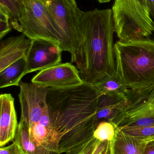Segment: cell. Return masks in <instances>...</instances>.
Instances as JSON below:
<instances>
[{"label": "cell", "mask_w": 154, "mask_h": 154, "mask_svg": "<svg viewBox=\"0 0 154 154\" xmlns=\"http://www.w3.org/2000/svg\"><path fill=\"white\" fill-rule=\"evenodd\" d=\"M127 104L112 122L118 128L154 125V84L140 89H128Z\"/></svg>", "instance_id": "6"}, {"label": "cell", "mask_w": 154, "mask_h": 154, "mask_svg": "<svg viewBox=\"0 0 154 154\" xmlns=\"http://www.w3.org/2000/svg\"><path fill=\"white\" fill-rule=\"evenodd\" d=\"M112 9L83 11L77 48L71 57L84 82L92 85L116 73Z\"/></svg>", "instance_id": "2"}, {"label": "cell", "mask_w": 154, "mask_h": 154, "mask_svg": "<svg viewBox=\"0 0 154 154\" xmlns=\"http://www.w3.org/2000/svg\"><path fill=\"white\" fill-rule=\"evenodd\" d=\"M26 58L20 59L0 72V88L19 86L22 78L27 74Z\"/></svg>", "instance_id": "18"}, {"label": "cell", "mask_w": 154, "mask_h": 154, "mask_svg": "<svg viewBox=\"0 0 154 154\" xmlns=\"http://www.w3.org/2000/svg\"><path fill=\"white\" fill-rule=\"evenodd\" d=\"M10 18L6 13L0 11V38L2 39L11 31V25L9 23Z\"/></svg>", "instance_id": "23"}, {"label": "cell", "mask_w": 154, "mask_h": 154, "mask_svg": "<svg viewBox=\"0 0 154 154\" xmlns=\"http://www.w3.org/2000/svg\"><path fill=\"white\" fill-rule=\"evenodd\" d=\"M31 82L50 88H68L84 83L77 68L71 63L59 64L40 71Z\"/></svg>", "instance_id": "9"}, {"label": "cell", "mask_w": 154, "mask_h": 154, "mask_svg": "<svg viewBox=\"0 0 154 154\" xmlns=\"http://www.w3.org/2000/svg\"><path fill=\"white\" fill-rule=\"evenodd\" d=\"M91 85L98 97L111 93L126 98V93L128 89L124 81L117 72L112 76Z\"/></svg>", "instance_id": "17"}, {"label": "cell", "mask_w": 154, "mask_h": 154, "mask_svg": "<svg viewBox=\"0 0 154 154\" xmlns=\"http://www.w3.org/2000/svg\"><path fill=\"white\" fill-rule=\"evenodd\" d=\"M117 129L116 126L112 122L102 121L95 129L93 137L100 142L110 143L115 137Z\"/></svg>", "instance_id": "19"}, {"label": "cell", "mask_w": 154, "mask_h": 154, "mask_svg": "<svg viewBox=\"0 0 154 154\" xmlns=\"http://www.w3.org/2000/svg\"><path fill=\"white\" fill-rule=\"evenodd\" d=\"M68 1L70 2L71 3L74 4L75 5H77L76 0H68Z\"/></svg>", "instance_id": "28"}, {"label": "cell", "mask_w": 154, "mask_h": 154, "mask_svg": "<svg viewBox=\"0 0 154 154\" xmlns=\"http://www.w3.org/2000/svg\"><path fill=\"white\" fill-rule=\"evenodd\" d=\"M44 4L63 32L64 51L69 52L72 57L78 44L83 11L68 0H46Z\"/></svg>", "instance_id": "7"}, {"label": "cell", "mask_w": 154, "mask_h": 154, "mask_svg": "<svg viewBox=\"0 0 154 154\" xmlns=\"http://www.w3.org/2000/svg\"><path fill=\"white\" fill-rule=\"evenodd\" d=\"M19 87L20 119L30 128L38 123L42 115L48 112L47 97L49 88L32 82L22 81Z\"/></svg>", "instance_id": "8"}, {"label": "cell", "mask_w": 154, "mask_h": 154, "mask_svg": "<svg viewBox=\"0 0 154 154\" xmlns=\"http://www.w3.org/2000/svg\"><path fill=\"white\" fill-rule=\"evenodd\" d=\"M150 15L154 19V0H147Z\"/></svg>", "instance_id": "26"}, {"label": "cell", "mask_w": 154, "mask_h": 154, "mask_svg": "<svg viewBox=\"0 0 154 154\" xmlns=\"http://www.w3.org/2000/svg\"><path fill=\"white\" fill-rule=\"evenodd\" d=\"M40 1H41V2H43V3H44L45 2H46V0H39Z\"/></svg>", "instance_id": "30"}, {"label": "cell", "mask_w": 154, "mask_h": 154, "mask_svg": "<svg viewBox=\"0 0 154 154\" xmlns=\"http://www.w3.org/2000/svg\"><path fill=\"white\" fill-rule=\"evenodd\" d=\"M96 1H97L100 3H105L108 2L111 0H96Z\"/></svg>", "instance_id": "27"}, {"label": "cell", "mask_w": 154, "mask_h": 154, "mask_svg": "<svg viewBox=\"0 0 154 154\" xmlns=\"http://www.w3.org/2000/svg\"><path fill=\"white\" fill-rule=\"evenodd\" d=\"M112 10L119 41L148 38L154 32L147 0H115Z\"/></svg>", "instance_id": "4"}, {"label": "cell", "mask_w": 154, "mask_h": 154, "mask_svg": "<svg viewBox=\"0 0 154 154\" xmlns=\"http://www.w3.org/2000/svg\"><path fill=\"white\" fill-rule=\"evenodd\" d=\"M124 133L145 141L154 140V125L141 128H119Z\"/></svg>", "instance_id": "22"}, {"label": "cell", "mask_w": 154, "mask_h": 154, "mask_svg": "<svg viewBox=\"0 0 154 154\" xmlns=\"http://www.w3.org/2000/svg\"><path fill=\"white\" fill-rule=\"evenodd\" d=\"M14 140L20 146L24 154H52L30 138L29 128L22 119H20L18 124Z\"/></svg>", "instance_id": "16"}, {"label": "cell", "mask_w": 154, "mask_h": 154, "mask_svg": "<svg viewBox=\"0 0 154 154\" xmlns=\"http://www.w3.org/2000/svg\"><path fill=\"white\" fill-rule=\"evenodd\" d=\"M102 143L93 137L89 141L68 151L66 154H96Z\"/></svg>", "instance_id": "21"}, {"label": "cell", "mask_w": 154, "mask_h": 154, "mask_svg": "<svg viewBox=\"0 0 154 154\" xmlns=\"http://www.w3.org/2000/svg\"><path fill=\"white\" fill-rule=\"evenodd\" d=\"M0 154H24L20 146L15 141L11 145L1 147Z\"/></svg>", "instance_id": "24"}, {"label": "cell", "mask_w": 154, "mask_h": 154, "mask_svg": "<svg viewBox=\"0 0 154 154\" xmlns=\"http://www.w3.org/2000/svg\"><path fill=\"white\" fill-rule=\"evenodd\" d=\"M29 131L30 138L38 144L52 154H58V140L52 127H47L37 123L29 128Z\"/></svg>", "instance_id": "15"}, {"label": "cell", "mask_w": 154, "mask_h": 154, "mask_svg": "<svg viewBox=\"0 0 154 154\" xmlns=\"http://www.w3.org/2000/svg\"><path fill=\"white\" fill-rule=\"evenodd\" d=\"M143 154H154V140L147 142Z\"/></svg>", "instance_id": "25"}, {"label": "cell", "mask_w": 154, "mask_h": 154, "mask_svg": "<svg viewBox=\"0 0 154 154\" xmlns=\"http://www.w3.org/2000/svg\"><path fill=\"white\" fill-rule=\"evenodd\" d=\"M22 6V0H0V7L10 16L12 27L19 20Z\"/></svg>", "instance_id": "20"}, {"label": "cell", "mask_w": 154, "mask_h": 154, "mask_svg": "<svg viewBox=\"0 0 154 154\" xmlns=\"http://www.w3.org/2000/svg\"><path fill=\"white\" fill-rule=\"evenodd\" d=\"M114 52L116 72L128 89H140L154 84V40L118 41Z\"/></svg>", "instance_id": "3"}, {"label": "cell", "mask_w": 154, "mask_h": 154, "mask_svg": "<svg viewBox=\"0 0 154 154\" xmlns=\"http://www.w3.org/2000/svg\"><path fill=\"white\" fill-rule=\"evenodd\" d=\"M14 98L10 93L1 94L0 146L14 140L18 126Z\"/></svg>", "instance_id": "11"}, {"label": "cell", "mask_w": 154, "mask_h": 154, "mask_svg": "<svg viewBox=\"0 0 154 154\" xmlns=\"http://www.w3.org/2000/svg\"><path fill=\"white\" fill-rule=\"evenodd\" d=\"M108 148H109V145H108V148L105 154H110V153H109V150H108Z\"/></svg>", "instance_id": "29"}, {"label": "cell", "mask_w": 154, "mask_h": 154, "mask_svg": "<svg viewBox=\"0 0 154 154\" xmlns=\"http://www.w3.org/2000/svg\"><path fill=\"white\" fill-rule=\"evenodd\" d=\"M147 141L134 137L117 129L113 140L109 143L110 154H143Z\"/></svg>", "instance_id": "14"}, {"label": "cell", "mask_w": 154, "mask_h": 154, "mask_svg": "<svg viewBox=\"0 0 154 154\" xmlns=\"http://www.w3.org/2000/svg\"><path fill=\"white\" fill-rule=\"evenodd\" d=\"M31 39L24 34L2 41L0 46V72L22 58H26Z\"/></svg>", "instance_id": "12"}, {"label": "cell", "mask_w": 154, "mask_h": 154, "mask_svg": "<svg viewBox=\"0 0 154 154\" xmlns=\"http://www.w3.org/2000/svg\"><path fill=\"white\" fill-rule=\"evenodd\" d=\"M19 20L12 28L31 39H42L58 44L64 51V35L46 5L39 0H22Z\"/></svg>", "instance_id": "5"}, {"label": "cell", "mask_w": 154, "mask_h": 154, "mask_svg": "<svg viewBox=\"0 0 154 154\" xmlns=\"http://www.w3.org/2000/svg\"><path fill=\"white\" fill-rule=\"evenodd\" d=\"M98 97L92 86L85 82L68 88H49L48 110L58 140V154L93 137Z\"/></svg>", "instance_id": "1"}, {"label": "cell", "mask_w": 154, "mask_h": 154, "mask_svg": "<svg viewBox=\"0 0 154 154\" xmlns=\"http://www.w3.org/2000/svg\"><path fill=\"white\" fill-rule=\"evenodd\" d=\"M62 51L58 44L42 39H31L27 52V74L60 64Z\"/></svg>", "instance_id": "10"}, {"label": "cell", "mask_w": 154, "mask_h": 154, "mask_svg": "<svg viewBox=\"0 0 154 154\" xmlns=\"http://www.w3.org/2000/svg\"><path fill=\"white\" fill-rule=\"evenodd\" d=\"M126 104V98L116 94L110 93L99 97L96 116V127L102 121L113 122Z\"/></svg>", "instance_id": "13"}]
</instances>
